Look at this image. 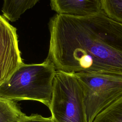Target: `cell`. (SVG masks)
<instances>
[{"label":"cell","instance_id":"obj_1","mask_svg":"<svg viewBox=\"0 0 122 122\" xmlns=\"http://www.w3.org/2000/svg\"><path fill=\"white\" fill-rule=\"evenodd\" d=\"M49 29L47 58L56 70L122 76V23L102 10L88 16L57 13Z\"/></svg>","mask_w":122,"mask_h":122},{"label":"cell","instance_id":"obj_2","mask_svg":"<svg viewBox=\"0 0 122 122\" xmlns=\"http://www.w3.org/2000/svg\"><path fill=\"white\" fill-rule=\"evenodd\" d=\"M56 71L48 58L41 63H23L0 85V96L13 101H38L49 107Z\"/></svg>","mask_w":122,"mask_h":122},{"label":"cell","instance_id":"obj_3","mask_svg":"<svg viewBox=\"0 0 122 122\" xmlns=\"http://www.w3.org/2000/svg\"><path fill=\"white\" fill-rule=\"evenodd\" d=\"M49 108L54 122H88L82 87L75 73L56 70Z\"/></svg>","mask_w":122,"mask_h":122},{"label":"cell","instance_id":"obj_4","mask_svg":"<svg viewBox=\"0 0 122 122\" xmlns=\"http://www.w3.org/2000/svg\"><path fill=\"white\" fill-rule=\"evenodd\" d=\"M75 74L82 87L88 122H93L100 113L122 96V76L88 72Z\"/></svg>","mask_w":122,"mask_h":122},{"label":"cell","instance_id":"obj_5","mask_svg":"<svg viewBox=\"0 0 122 122\" xmlns=\"http://www.w3.org/2000/svg\"><path fill=\"white\" fill-rule=\"evenodd\" d=\"M23 63L19 48L17 29L0 15V85Z\"/></svg>","mask_w":122,"mask_h":122},{"label":"cell","instance_id":"obj_6","mask_svg":"<svg viewBox=\"0 0 122 122\" xmlns=\"http://www.w3.org/2000/svg\"><path fill=\"white\" fill-rule=\"evenodd\" d=\"M50 4L57 14L74 16H91L102 10L101 0H51Z\"/></svg>","mask_w":122,"mask_h":122},{"label":"cell","instance_id":"obj_7","mask_svg":"<svg viewBox=\"0 0 122 122\" xmlns=\"http://www.w3.org/2000/svg\"><path fill=\"white\" fill-rule=\"evenodd\" d=\"M40 0H3L1 11L8 20L15 21L27 10L32 8Z\"/></svg>","mask_w":122,"mask_h":122},{"label":"cell","instance_id":"obj_8","mask_svg":"<svg viewBox=\"0 0 122 122\" xmlns=\"http://www.w3.org/2000/svg\"><path fill=\"white\" fill-rule=\"evenodd\" d=\"M24 115L14 101L0 96V122H16Z\"/></svg>","mask_w":122,"mask_h":122},{"label":"cell","instance_id":"obj_9","mask_svg":"<svg viewBox=\"0 0 122 122\" xmlns=\"http://www.w3.org/2000/svg\"><path fill=\"white\" fill-rule=\"evenodd\" d=\"M93 122H122V96L100 113Z\"/></svg>","mask_w":122,"mask_h":122},{"label":"cell","instance_id":"obj_10","mask_svg":"<svg viewBox=\"0 0 122 122\" xmlns=\"http://www.w3.org/2000/svg\"><path fill=\"white\" fill-rule=\"evenodd\" d=\"M102 9L112 20L122 23V0H101Z\"/></svg>","mask_w":122,"mask_h":122},{"label":"cell","instance_id":"obj_11","mask_svg":"<svg viewBox=\"0 0 122 122\" xmlns=\"http://www.w3.org/2000/svg\"><path fill=\"white\" fill-rule=\"evenodd\" d=\"M16 122H54L51 117L46 118L39 114H32L30 116L24 115Z\"/></svg>","mask_w":122,"mask_h":122}]
</instances>
